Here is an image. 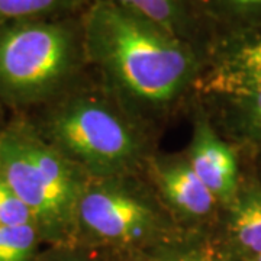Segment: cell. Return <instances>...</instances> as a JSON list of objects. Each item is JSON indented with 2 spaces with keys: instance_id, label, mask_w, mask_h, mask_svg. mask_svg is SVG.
Returning a JSON list of instances; mask_svg holds the SVG:
<instances>
[{
  "instance_id": "cell-5",
  "label": "cell",
  "mask_w": 261,
  "mask_h": 261,
  "mask_svg": "<svg viewBox=\"0 0 261 261\" xmlns=\"http://www.w3.org/2000/svg\"><path fill=\"white\" fill-rule=\"evenodd\" d=\"M173 216L135 174L89 177L77 207V235L112 247H137L171 232Z\"/></svg>"
},
{
  "instance_id": "cell-3",
  "label": "cell",
  "mask_w": 261,
  "mask_h": 261,
  "mask_svg": "<svg viewBox=\"0 0 261 261\" xmlns=\"http://www.w3.org/2000/svg\"><path fill=\"white\" fill-rule=\"evenodd\" d=\"M87 68L83 13L0 28V96L8 102L54 99L82 83Z\"/></svg>"
},
{
  "instance_id": "cell-16",
  "label": "cell",
  "mask_w": 261,
  "mask_h": 261,
  "mask_svg": "<svg viewBox=\"0 0 261 261\" xmlns=\"http://www.w3.org/2000/svg\"><path fill=\"white\" fill-rule=\"evenodd\" d=\"M171 261H224V258L219 252L212 251L207 247H200L183 252Z\"/></svg>"
},
{
  "instance_id": "cell-9",
  "label": "cell",
  "mask_w": 261,
  "mask_h": 261,
  "mask_svg": "<svg viewBox=\"0 0 261 261\" xmlns=\"http://www.w3.org/2000/svg\"><path fill=\"white\" fill-rule=\"evenodd\" d=\"M96 2V0H92ZM144 19L173 37L209 47L212 37L195 9L193 0H97Z\"/></svg>"
},
{
  "instance_id": "cell-2",
  "label": "cell",
  "mask_w": 261,
  "mask_h": 261,
  "mask_svg": "<svg viewBox=\"0 0 261 261\" xmlns=\"http://www.w3.org/2000/svg\"><path fill=\"white\" fill-rule=\"evenodd\" d=\"M39 134L87 177L137 174L151 157L142 123L102 87L80 83L61 94Z\"/></svg>"
},
{
  "instance_id": "cell-8",
  "label": "cell",
  "mask_w": 261,
  "mask_h": 261,
  "mask_svg": "<svg viewBox=\"0 0 261 261\" xmlns=\"http://www.w3.org/2000/svg\"><path fill=\"white\" fill-rule=\"evenodd\" d=\"M187 160L196 176L202 180L222 209L232 203L241 185L237 152L232 145L219 135L205 113L195 115L192 142Z\"/></svg>"
},
{
  "instance_id": "cell-13",
  "label": "cell",
  "mask_w": 261,
  "mask_h": 261,
  "mask_svg": "<svg viewBox=\"0 0 261 261\" xmlns=\"http://www.w3.org/2000/svg\"><path fill=\"white\" fill-rule=\"evenodd\" d=\"M92 0H0V28L39 19L82 15Z\"/></svg>"
},
{
  "instance_id": "cell-7",
  "label": "cell",
  "mask_w": 261,
  "mask_h": 261,
  "mask_svg": "<svg viewBox=\"0 0 261 261\" xmlns=\"http://www.w3.org/2000/svg\"><path fill=\"white\" fill-rule=\"evenodd\" d=\"M257 84H261V32L214 38L196 89L222 96Z\"/></svg>"
},
{
  "instance_id": "cell-6",
  "label": "cell",
  "mask_w": 261,
  "mask_h": 261,
  "mask_svg": "<svg viewBox=\"0 0 261 261\" xmlns=\"http://www.w3.org/2000/svg\"><path fill=\"white\" fill-rule=\"evenodd\" d=\"M145 166L155 193L173 219L202 225L221 209L186 157H149Z\"/></svg>"
},
{
  "instance_id": "cell-15",
  "label": "cell",
  "mask_w": 261,
  "mask_h": 261,
  "mask_svg": "<svg viewBox=\"0 0 261 261\" xmlns=\"http://www.w3.org/2000/svg\"><path fill=\"white\" fill-rule=\"evenodd\" d=\"M25 224H35L32 214L0 170V226Z\"/></svg>"
},
{
  "instance_id": "cell-17",
  "label": "cell",
  "mask_w": 261,
  "mask_h": 261,
  "mask_svg": "<svg viewBox=\"0 0 261 261\" xmlns=\"http://www.w3.org/2000/svg\"><path fill=\"white\" fill-rule=\"evenodd\" d=\"M58 261H87L86 258H82L80 255H67V257H63Z\"/></svg>"
},
{
  "instance_id": "cell-19",
  "label": "cell",
  "mask_w": 261,
  "mask_h": 261,
  "mask_svg": "<svg viewBox=\"0 0 261 261\" xmlns=\"http://www.w3.org/2000/svg\"><path fill=\"white\" fill-rule=\"evenodd\" d=\"M260 180H261V178H260Z\"/></svg>"
},
{
  "instance_id": "cell-11",
  "label": "cell",
  "mask_w": 261,
  "mask_h": 261,
  "mask_svg": "<svg viewBox=\"0 0 261 261\" xmlns=\"http://www.w3.org/2000/svg\"><path fill=\"white\" fill-rule=\"evenodd\" d=\"M215 97L225 134L261 152V84Z\"/></svg>"
},
{
  "instance_id": "cell-4",
  "label": "cell",
  "mask_w": 261,
  "mask_h": 261,
  "mask_svg": "<svg viewBox=\"0 0 261 261\" xmlns=\"http://www.w3.org/2000/svg\"><path fill=\"white\" fill-rule=\"evenodd\" d=\"M0 170L42 238L64 243L77 235V207L89 177L37 129L15 123L0 132Z\"/></svg>"
},
{
  "instance_id": "cell-1",
  "label": "cell",
  "mask_w": 261,
  "mask_h": 261,
  "mask_svg": "<svg viewBox=\"0 0 261 261\" xmlns=\"http://www.w3.org/2000/svg\"><path fill=\"white\" fill-rule=\"evenodd\" d=\"M83 38L100 87L142 125L171 112L196 89L206 63V48L106 2L84 10Z\"/></svg>"
},
{
  "instance_id": "cell-14",
  "label": "cell",
  "mask_w": 261,
  "mask_h": 261,
  "mask_svg": "<svg viewBox=\"0 0 261 261\" xmlns=\"http://www.w3.org/2000/svg\"><path fill=\"white\" fill-rule=\"evenodd\" d=\"M39 238L35 224L0 226V261H31Z\"/></svg>"
},
{
  "instance_id": "cell-10",
  "label": "cell",
  "mask_w": 261,
  "mask_h": 261,
  "mask_svg": "<svg viewBox=\"0 0 261 261\" xmlns=\"http://www.w3.org/2000/svg\"><path fill=\"white\" fill-rule=\"evenodd\" d=\"M225 240L240 261L261 255V180H241L232 203L225 207Z\"/></svg>"
},
{
  "instance_id": "cell-12",
  "label": "cell",
  "mask_w": 261,
  "mask_h": 261,
  "mask_svg": "<svg viewBox=\"0 0 261 261\" xmlns=\"http://www.w3.org/2000/svg\"><path fill=\"white\" fill-rule=\"evenodd\" d=\"M193 5L212 39L261 32V0H193Z\"/></svg>"
},
{
  "instance_id": "cell-18",
  "label": "cell",
  "mask_w": 261,
  "mask_h": 261,
  "mask_svg": "<svg viewBox=\"0 0 261 261\" xmlns=\"http://www.w3.org/2000/svg\"><path fill=\"white\" fill-rule=\"evenodd\" d=\"M250 261H261V255H258V257H255V258H252Z\"/></svg>"
}]
</instances>
